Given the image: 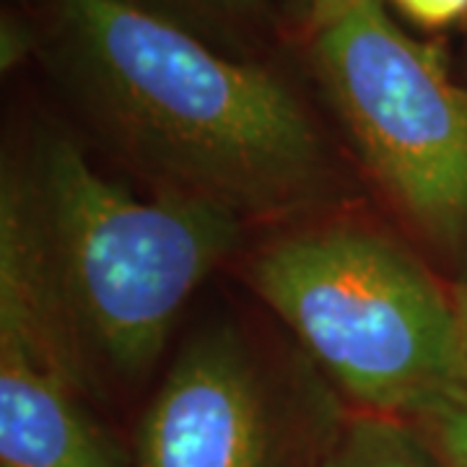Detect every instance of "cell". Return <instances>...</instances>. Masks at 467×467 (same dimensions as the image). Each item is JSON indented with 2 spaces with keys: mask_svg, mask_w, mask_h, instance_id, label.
<instances>
[{
  "mask_svg": "<svg viewBox=\"0 0 467 467\" xmlns=\"http://www.w3.org/2000/svg\"><path fill=\"white\" fill-rule=\"evenodd\" d=\"M247 281L350 400L384 418H426L467 395L457 296L426 263L358 221L270 239Z\"/></svg>",
  "mask_w": 467,
  "mask_h": 467,
  "instance_id": "3957f363",
  "label": "cell"
},
{
  "mask_svg": "<svg viewBox=\"0 0 467 467\" xmlns=\"http://www.w3.org/2000/svg\"><path fill=\"white\" fill-rule=\"evenodd\" d=\"M45 45L94 128L159 187L247 223L333 201L340 177L284 78L133 0H45Z\"/></svg>",
  "mask_w": 467,
  "mask_h": 467,
  "instance_id": "6da1fadb",
  "label": "cell"
},
{
  "mask_svg": "<svg viewBox=\"0 0 467 467\" xmlns=\"http://www.w3.org/2000/svg\"><path fill=\"white\" fill-rule=\"evenodd\" d=\"M34 47H36V34L32 26L16 14H3V24H0V66L3 70H14L16 66H21Z\"/></svg>",
  "mask_w": 467,
  "mask_h": 467,
  "instance_id": "9c48e42d",
  "label": "cell"
},
{
  "mask_svg": "<svg viewBox=\"0 0 467 467\" xmlns=\"http://www.w3.org/2000/svg\"><path fill=\"white\" fill-rule=\"evenodd\" d=\"M457 309H460V319H462V333H465V343H467V284L460 288L457 294Z\"/></svg>",
  "mask_w": 467,
  "mask_h": 467,
  "instance_id": "4fadbf2b",
  "label": "cell"
},
{
  "mask_svg": "<svg viewBox=\"0 0 467 467\" xmlns=\"http://www.w3.org/2000/svg\"><path fill=\"white\" fill-rule=\"evenodd\" d=\"M398 8L420 26L439 29L467 16V0H395Z\"/></svg>",
  "mask_w": 467,
  "mask_h": 467,
  "instance_id": "30bf717a",
  "label": "cell"
},
{
  "mask_svg": "<svg viewBox=\"0 0 467 467\" xmlns=\"http://www.w3.org/2000/svg\"><path fill=\"white\" fill-rule=\"evenodd\" d=\"M174 3L201 16L221 18V21H252L270 8V0H174Z\"/></svg>",
  "mask_w": 467,
  "mask_h": 467,
  "instance_id": "8fae6325",
  "label": "cell"
},
{
  "mask_svg": "<svg viewBox=\"0 0 467 467\" xmlns=\"http://www.w3.org/2000/svg\"><path fill=\"white\" fill-rule=\"evenodd\" d=\"M36 239L91 374L140 382L202 281L239 247L247 221L218 202L159 187L140 198L47 133L21 171Z\"/></svg>",
  "mask_w": 467,
  "mask_h": 467,
  "instance_id": "7a4b0ae2",
  "label": "cell"
},
{
  "mask_svg": "<svg viewBox=\"0 0 467 467\" xmlns=\"http://www.w3.org/2000/svg\"><path fill=\"white\" fill-rule=\"evenodd\" d=\"M291 444L281 379L232 325L184 343L135 434L138 467H291Z\"/></svg>",
  "mask_w": 467,
  "mask_h": 467,
  "instance_id": "8992f818",
  "label": "cell"
},
{
  "mask_svg": "<svg viewBox=\"0 0 467 467\" xmlns=\"http://www.w3.org/2000/svg\"><path fill=\"white\" fill-rule=\"evenodd\" d=\"M447 467H467V395L420 418Z\"/></svg>",
  "mask_w": 467,
  "mask_h": 467,
  "instance_id": "ba28073f",
  "label": "cell"
},
{
  "mask_svg": "<svg viewBox=\"0 0 467 467\" xmlns=\"http://www.w3.org/2000/svg\"><path fill=\"white\" fill-rule=\"evenodd\" d=\"M296 3H299V14L306 24V29L312 34H319L330 24H335L337 18L356 11L358 5H364L368 0H296Z\"/></svg>",
  "mask_w": 467,
  "mask_h": 467,
  "instance_id": "7c38bea8",
  "label": "cell"
},
{
  "mask_svg": "<svg viewBox=\"0 0 467 467\" xmlns=\"http://www.w3.org/2000/svg\"><path fill=\"white\" fill-rule=\"evenodd\" d=\"M325 467H434L429 451L398 418L350 420L327 451Z\"/></svg>",
  "mask_w": 467,
  "mask_h": 467,
  "instance_id": "52a82bcc",
  "label": "cell"
},
{
  "mask_svg": "<svg viewBox=\"0 0 467 467\" xmlns=\"http://www.w3.org/2000/svg\"><path fill=\"white\" fill-rule=\"evenodd\" d=\"M319 84L368 177L436 252L467 257V88L368 0L315 34Z\"/></svg>",
  "mask_w": 467,
  "mask_h": 467,
  "instance_id": "277c9868",
  "label": "cell"
},
{
  "mask_svg": "<svg viewBox=\"0 0 467 467\" xmlns=\"http://www.w3.org/2000/svg\"><path fill=\"white\" fill-rule=\"evenodd\" d=\"M91 371L36 239L18 169L0 187V465L122 467L88 410Z\"/></svg>",
  "mask_w": 467,
  "mask_h": 467,
  "instance_id": "5b68a950",
  "label": "cell"
}]
</instances>
